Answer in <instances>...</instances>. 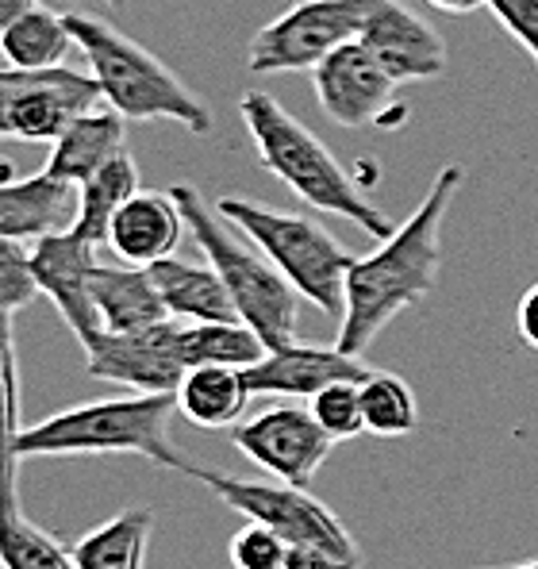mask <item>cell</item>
Wrapping results in <instances>:
<instances>
[{
    "label": "cell",
    "mask_w": 538,
    "mask_h": 569,
    "mask_svg": "<svg viewBox=\"0 0 538 569\" xmlns=\"http://www.w3.org/2000/svg\"><path fill=\"white\" fill-rule=\"evenodd\" d=\"M181 320H166L158 328L116 335L100 331L86 347L89 378L128 385L131 392H178L185 381V362L178 347Z\"/></svg>",
    "instance_id": "cell-12"
},
{
    "label": "cell",
    "mask_w": 538,
    "mask_h": 569,
    "mask_svg": "<svg viewBox=\"0 0 538 569\" xmlns=\"http://www.w3.org/2000/svg\"><path fill=\"white\" fill-rule=\"evenodd\" d=\"M461 181H466V170L458 162L442 166L416 212L397 223V231L389 239L377 242L373 254L355 258V266L347 273V308H342L339 339H335V347L342 355L361 358L400 312L416 308L439 284V231Z\"/></svg>",
    "instance_id": "cell-1"
},
{
    "label": "cell",
    "mask_w": 538,
    "mask_h": 569,
    "mask_svg": "<svg viewBox=\"0 0 538 569\" xmlns=\"http://www.w3.org/2000/svg\"><path fill=\"white\" fill-rule=\"evenodd\" d=\"M170 197L178 200L185 228L200 242L208 266L223 278L239 320L266 342V350L285 347V342L297 339L300 292L292 289L289 278L269 262L262 250L247 247V242L235 236L231 223H227L216 208H208L205 197L192 186L178 181V186L170 189Z\"/></svg>",
    "instance_id": "cell-5"
},
{
    "label": "cell",
    "mask_w": 538,
    "mask_h": 569,
    "mask_svg": "<svg viewBox=\"0 0 538 569\" xmlns=\"http://www.w3.org/2000/svg\"><path fill=\"white\" fill-rule=\"evenodd\" d=\"M89 292L104 331L131 335L170 320L150 270H139V266H97Z\"/></svg>",
    "instance_id": "cell-19"
},
{
    "label": "cell",
    "mask_w": 538,
    "mask_h": 569,
    "mask_svg": "<svg viewBox=\"0 0 538 569\" xmlns=\"http://www.w3.org/2000/svg\"><path fill=\"white\" fill-rule=\"evenodd\" d=\"M162 305L170 312V320L181 323H231L239 320L235 300L227 292V284L212 266L185 262V258H162L150 266ZM242 323V320H239Z\"/></svg>",
    "instance_id": "cell-20"
},
{
    "label": "cell",
    "mask_w": 538,
    "mask_h": 569,
    "mask_svg": "<svg viewBox=\"0 0 538 569\" xmlns=\"http://www.w3.org/2000/svg\"><path fill=\"white\" fill-rule=\"evenodd\" d=\"M70 31L78 39V50L86 54L92 81L100 86V97L112 112H120L131 123L170 120L189 128L192 136L212 131V112L192 93L189 86L142 43L123 36L108 20H97L89 12H66Z\"/></svg>",
    "instance_id": "cell-4"
},
{
    "label": "cell",
    "mask_w": 538,
    "mask_h": 569,
    "mask_svg": "<svg viewBox=\"0 0 538 569\" xmlns=\"http://www.w3.org/2000/svg\"><path fill=\"white\" fill-rule=\"evenodd\" d=\"M178 397L170 392H131L116 400L73 405L20 431L16 455L23 458H73V455H139L162 470L189 473L192 462L170 439Z\"/></svg>",
    "instance_id": "cell-3"
},
{
    "label": "cell",
    "mask_w": 538,
    "mask_h": 569,
    "mask_svg": "<svg viewBox=\"0 0 538 569\" xmlns=\"http://www.w3.org/2000/svg\"><path fill=\"white\" fill-rule=\"evenodd\" d=\"M128 150V120L112 108H92V112L78 116L70 128L58 136V142H50V158L47 170L58 181H89L100 166H108L116 154Z\"/></svg>",
    "instance_id": "cell-18"
},
{
    "label": "cell",
    "mask_w": 538,
    "mask_h": 569,
    "mask_svg": "<svg viewBox=\"0 0 538 569\" xmlns=\"http://www.w3.org/2000/svg\"><path fill=\"white\" fill-rule=\"evenodd\" d=\"M31 4H39V0H0V36H4V31L12 28V23L20 20Z\"/></svg>",
    "instance_id": "cell-35"
},
{
    "label": "cell",
    "mask_w": 538,
    "mask_h": 569,
    "mask_svg": "<svg viewBox=\"0 0 538 569\" xmlns=\"http://www.w3.org/2000/svg\"><path fill=\"white\" fill-rule=\"evenodd\" d=\"M150 531H155V512L150 508H128L112 520L97 523L70 547L78 569H142L147 566Z\"/></svg>",
    "instance_id": "cell-23"
},
{
    "label": "cell",
    "mask_w": 538,
    "mask_h": 569,
    "mask_svg": "<svg viewBox=\"0 0 538 569\" xmlns=\"http://www.w3.org/2000/svg\"><path fill=\"white\" fill-rule=\"evenodd\" d=\"M92 0H50V8H73V12H78V8H89Z\"/></svg>",
    "instance_id": "cell-37"
},
{
    "label": "cell",
    "mask_w": 538,
    "mask_h": 569,
    "mask_svg": "<svg viewBox=\"0 0 538 569\" xmlns=\"http://www.w3.org/2000/svg\"><path fill=\"white\" fill-rule=\"evenodd\" d=\"M377 0H300L250 39L255 73H305L355 43Z\"/></svg>",
    "instance_id": "cell-8"
},
{
    "label": "cell",
    "mask_w": 538,
    "mask_h": 569,
    "mask_svg": "<svg viewBox=\"0 0 538 569\" xmlns=\"http://www.w3.org/2000/svg\"><path fill=\"white\" fill-rule=\"evenodd\" d=\"M178 412L192 427H205V431H223L235 427L247 416L250 408V389L247 370H235V366H200L189 370L185 381L178 385Z\"/></svg>",
    "instance_id": "cell-21"
},
{
    "label": "cell",
    "mask_w": 538,
    "mask_h": 569,
    "mask_svg": "<svg viewBox=\"0 0 538 569\" xmlns=\"http://www.w3.org/2000/svg\"><path fill=\"white\" fill-rule=\"evenodd\" d=\"M504 569H538V558H527V562H519V566H504Z\"/></svg>",
    "instance_id": "cell-39"
},
{
    "label": "cell",
    "mask_w": 538,
    "mask_h": 569,
    "mask_svg": "<svg viewBox=\"0 0 538 569\" xmlns=\"http://www.w3.org/2000/svg\"><path fill=\"white\" fill-rule=\"evenodd\" d=\"M39 297L36 273H31V250L16 239L0 236V308L20 312Z\"/></svg>",
    "instance_id": "cell-31"
},
{
    "label": "cell",
    "mask_w": 538,
    "mask_h": 569,
    "mask_svg": "<svg viewBox=\"0 0 538 569\" xmlns=\"http://www.w3.org/2000/svg\"><path fill=\"white\" fill-rule=\"evenodd\" d=\"M97 242L81 239L78 231H62V236H47L31 247V273L43 297L54 300L62 320L78 335L81 347H89L100 331V316L92 308V273H97Z\"/></svg>",
    "instance_id": "cell-14"
},
{
    "label": "cell",
    "mask_w": 538,
    "mask_h": 569,
    "mask_svg": "<svg viewBox=\"0 0 538 569\" xmlns=\"http://www.w3.org/2000/svg\"><path fill=\"white\" fill-rule=\"evenodd\" d=\"M427 4L439 8V12H447V16H469V12H477L485 0H427Z\"/></svg>",
    "instance_id": "cell-36"
},
{
    "label": "cell",
    "mask_w": 538,
    "mask_h": 569,
    "mask_svg": "<svg viewBox=\"0 0 538 569\" xmlns=\"http://www.w3.org/2000/svg\"><path fill=\"white\" fill-rule=\"evenodd\" d=\"M316 423L331 435L335 442H347V439H358L366 431V412H361V381H335L327 389H319L312 400Z\"/></svg>",
    "instance_id": "cell-29"
},
{
    "label": "cell",
    "mask_w": 538,
    "mask_h": 569,
    "mask_svg": "<svg viewBox=\"0 0 538 569\" xmlns=\"http://www.w3.org/2000/svg\"><path fill=\"white\" fill-rule=\"evenodd\" d=\"M361 412H366V431L377 439H408L419 427V405L411 385L385 370H373L361 381Z\"/></svg>",
    "instance_id": "cell-27"
},
{
    "label": "cell",
    "mask_w": 538,
    "mask_h": 569,
    "mask_svg": "<svg viewBox=\"0 0 538 569\" xmlns=\"http://www.w3.org/2000/svg\"><path fill=\"white\" fill-rule=\"evenodd\" d=\"M231 566L235 569H285V558H289V542L277 531H269L266 523L247 520L239 531L231 535Z\"/></svg>",
    "instance_id": "cell-30"
},
{
    "label": "cell",
    "mask_w": 538,
    "mask_h": 569,
    "mask_svg": "<svg viewBox=\"0 0 538 569\" xmlns=\"http://www.w3.org/2000/svg\"><path fill=\"white\" fill-rule=\"evenodd\" d=\"M78 47L70 31V16L50 4H31L12 28L0 36V58L12 70H58Z\"/></svg>",
    "instance_id": "cell-22"
},
{
    "label": "cell",
    "mask_w": 538,
    "mask_h": 569,
    "mask_svg": "<svg viewBox=\"0 0 538 569\" xmlns=\"http://www.w3.org/2000/svg\"><path fill=\"white\" fill-rule=\"evenodd\" d=\"M100 86L81 70H0V139L58 142L78 116L100 104Z\"/></svg>",
    "instance_id": "cell-9"
},
{
    "label": "cell",
    "mask_w": 538,
    "mask_h": 569,
    "mask_svg": "<svg viewBox=\"0 0 538 569\" xmlns=\"http://www.w3.org/2000/svg\"><path fill=\"white\" fill-rule=\"evenodd\" d=\"M134 192H139V166H134L131 150H123L108 166H100L89 181H81V212L73 231L97 247H108V228Z\"/></svg>",
    "instance_id": "cell-25"
},
{
    "label": "cell",
    "mask_w": 538,
    "mask_h": 569,
    "mask_svg": "<svg viewBox=\"0 0 538 569\" xmlns=\"http://www.w3.org/2000/svg\"><path fill=\"white\" fill-rule=\"evenodd\" d=\"M0 569H78L73 555L23 512H0Z\"/></svg>",
    "instance_id": "cell-28"
},
{
    "label": "cell",
    "mask_w": 538,
    "mask_h": 569,
    "mask_svg": "<svg viewBox=\"0 0 538 569\" xmlns=\"http://www.w3.org/2000/svg\"><path fill=\"white\" fill-rule=\"evenodd\" d=\"M369 366L361 358L342 355L327 342H285L266 350V358L247 370L255 397H285V400H312L319 389L335 381H366Z\"/></svg>",
    "instance_id": "cell-15"
},
{
    "label": "cell",
    "mask_w": 538,
    "mask_h": 569,
    "mask_svg": "<svg viewBox=\"0 0 538 569\" xmlns=\"http://www.w3.org/2000/svg\"><path fill=\"white\" fill-rule=\"evenodd\" d=\"M8 181H16L12 162H4V158H0V186H8Z\"/></svg>",
    "instance_id": "cell-38"
},
{
    "label": "cell",
    "mask_w": 538,
    "mask_h": 569,
    "mask_svg": "<svg viewBox=\"0 0 538 569\" xmlns=\"http://www.w3.org/2000/svg\"><path fill=\"white\" fill-rule=\"evenodd\" d=\"M108 4H112V8H123V4H128V0H108Z\"/></svg>",
    "instance_id": "cell-40"
},
{
    "label": "cell",
    "mask_w": 538,
    "mask_h": 569,
    "mask_svg": "<svg viewBox=\"0 0 538 569\" xmlns=\"http://www.w3.org/2000/svg\"><path fill=\"white\" fill-rule=\"evenodd\" d=\"M81 212V186L58 181L50 173L16 178L0 186V236L16 242H39L73 231Z\"/></svg>",
    "instance_id": "cell-16"
},
{
    "label": "cell",
    "mask_w": 538,
    "mask_h": 569,
    "mask_svg": "<svg viewBox=\"0 0 538 569\" xmlns=\"http://www.w3.org/2000/svg\"><path fill=\"white\" fill-rule=\"evenodd\" d=\"M185 231L181 208L170 192L139 189L128 204L116 212L112 228H108V250L120 258L123 266H139L150 270L162 258H173Z\"/></svg>",
    "instance_id": "cell-17"
},
{
    "label": "cell",
    "mask_w": 538,
    "mask_h": 569,
    "mask_svg": "<svg viewBox=\"0 0 538 569\" xmlns=\"http://www.w3.org/2000/svg\"><path fill=\"white\" fill-rule=\"evenodd\" d=\"M358 43L381 62L397 86L431 81L447 73V39L431 28L419 12H411L404 0H377L369 8V20L361 28Z\"/></svg>",
    "instance_id": "cell-13"
},
{
    "label": "cell",
    "mask_w": 538,
    "mask_h": 569,
    "mask_svg": "<svg viewBox=\"0 0 538 569\" xmlns=\"http://www.w3.org/2000/svg\"><path fill=\"white\" fill-rule=\"evenodd\" d=\"M239 112L262 170L273 173L281 186H289L308 208L339 216L373 239H389L397 231L389 216L350 178L347 166L331 154V147L308 123H300L289 108H281L262 89H247L239 97Z\"/></svg>",
    "instance_id": "cell-2"
},
{
    "label": "cell",
    "mask_w": 538,
    "mask_h": 569,
    "mask_svg": "<svg viewBox=\"0 0 538 569\" xmlns=\"http://www.w3.org/2000/svg\"><path fill=\"white\" fill-rule=\"evenodd\" d=\"M516 328H519V339H524L531 350H538V281L524 292V297H519Z\"/></svg>",
    "instance_id": "cell-34"
},
{
    "label": "cell",
    "mask_w": 538,
    "mask_h": 569,
    "mask_svg": "<svg viewBox=\"0 0 538 569\" xmlns=\"http://www.w3.org/2000/svg\"><path fill=\"white\" fill-rule=\"evenodd\" d=\"M485 8L538 66V0H485Z\"/></svg>",
    "instance_id": "cell-32"
},
{
    "label": "cell",
    "mask_w": 538,
    "mask_h": 569,
    "mask_svg": "<svg viewBox=\"0 0 538 569\" xmlns=\"http://www.w3.org/2000/svg\"><path fill=\"white\" fill-rule=\"evenodd\" d=\"M178 347H181L185 370H200V366H235V370H250V366H258L266 358V342L239 320L181 323Z\"/></svg>",
    "instance_id": "cell-26"
},
{
    "label": "cell",
    "mask_w": 538,
    "mask_h": 569,
    "mask_svg": "<svg viewBox=\"0 0 538 569\" xmlns=\"http://www.w3.org/2000/svg\"><path fill=\"white\" fill-rule=\"evenodd\" d=\"M189 477L208 485L231 512L247 516L255 523H266L289 547H323L350 558L361 555L355 535L347 531V523L308 489L281 485V481H242V477H223L216 470H205V466H192Z\"/></svg>",
    "instance_id": "cell-7"
},
{
    "label": "cell",
    "mask_w": 538,
    "mask_h": 569,
    "mask_svg": "<svg viewBox=\"0 0 538 569\" xmlns=\"http://www.w3.org/2000/svg\"><path fill=\"white\" fill-rule=\"evenodd\" d=\"M235 447L273 481L308 489L319 466L331 458L335 439L316 423L312 408L297 405V400H281V405L235 427Z\"/></svg>",
    "instance_id": "cell-11"
},
{
    "label": "cell",
    "mask_w": 538,
    "mask_h": 569,
    "mask_svg": "<svg viewBox=\"0 0 538 569\" xmlns=\"http://www.w3.org/2000/svg\"><path fill=\"white\" fill-rule=\"evenodd\" d=\"M216 212L255 242L300 297L312 300L331 320H342L347 273L358 254H350L316 216L285 212V208H269L247 197H223Z\"/></svg>",
    "instance_id": "cell-6"
},
{
    "label": "cell",
    "mask_w": 538,
    "mask_h": 569,
    "mask_svg": "<svg viewBox=\"0 0 538 569\" xmlns=\"http://www.w3.org/2000/svg\"><path fill=\"white\" fill-rule=\"evenodd\" d=\"M20 370L12 312L0 308V512H20Z\"/></svg>",
    "instance_id": "cell-24"
},
{
    "label": "cell",
    "mask_w": 538,
    "mask_h": 569,
    "mask_svg": "<svg viewBox=\"0 0 538 569\" xmlns=\"http://www.w3.org/2000/svg\"><path fill=\"white\" fill-rule=\"evenodd\" d=\"M316 100L339 128L361 131V128H381L397 131L408 123V104L397 100V81L381 70L373 54L358 43H347L335 50L327 62L312 70Z\"/></svg>",
    "instance_id": "cell-10"
},
{
    "label": "cell",
    "mask_w": 538,
    "mask_h": 569,
    "mask_svg": "<svg viewBox=\"0 0 538 569\" xmlns=\"http://www.w3.org/2000/svg\"><path fill=\"white\" fill-rule=\"evenodd\" d=\"M285 569H361V555H335L323 547H289Z\"/></svg>",
    "instance_id": "cell-33"
}]
</instances>
